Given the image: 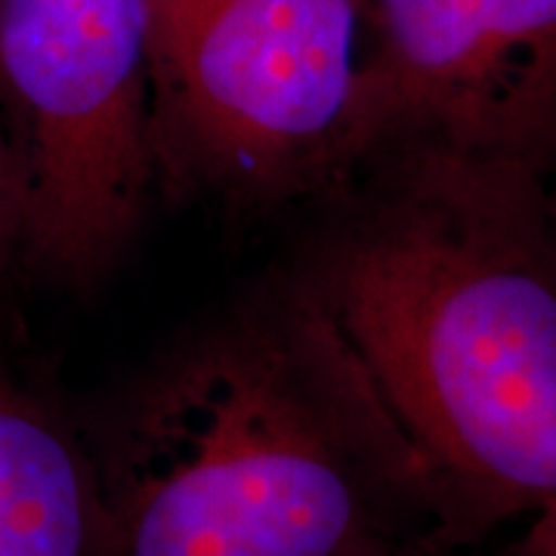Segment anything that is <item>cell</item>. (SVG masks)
I'll list each match as a JSON object with an SVG mask.
<instances>
[{
    "mask_svg": "<svg viewBox=\"0 0 556 556\" xmlns=\"http://www.w3.org/2000/svg\"><path fill=\"white\" fill-rule=\"evenodd\" d=\"M362 167L303 281L467 547L556 501L551 179L433 146Z\"/></svg>",
    "mask_w": 556,
    "mask_h": 556,
    "instance_id": "obj_1",
    "label": "cell"
},
{
    "mask_svg": "<svg viewBox=\"0 0 556 556\" xmlns=\"http://www.w3.org/2000/svg\"><path fill=\"white\" fill-rule=\"evenodd\" d=\"M112 556H455L445 507L306 281L182 338L93 452Z\"/></svg>",
    "mask_w": 556,
    "mask_h": 556,
    "instance_id": "obj_2",
    "label": "cell"
},
{
    "mask_svg": "<svg viewBox=\"0 0 556 556\" xmlns=\"http://www.w3.org/2000/svg\"><path fill=\"white\" fill-rule=\"evenodd\" d=\"M362 0H152L155 174L281 199L350 174Z\"/></svg>",
    "mask_w": 556,
    "mask_h": 556,
    "instance_id": "obj_3",
    "label": "cell"
},
{
    "mask_svg": "<svg viewBox=\"0 0 556 556\" xmlns=\"http://www.w3.org/2000/svg\"><path fill=\"white\" fill-rule=\"evenodd\" d=\"M0 124L22 260L87 285L137 232L152 149V0H0Z\"/></svg>",
    "mask_w": 556,
    "mask_h": 556,
    "instance_id": "obj_4",
    "label": "cell"
},
{
    "mask_svg": "<svg viewBox=\"0 0 556 556\" xmlns=\"http://www.w3.org/2000/svg\"><path fill=\"white\" fill-rule=\"evenodd\" d=\"M350 170L433 146L556 174V0H362Z\"/></svg>",
    "mask_w": 556,
    "mask_h": 556,
    "instance_id": "obj_5",
    "label": "cell"
},
{
    "mask_svg": "<svg viewBox=\"0 0 556 556\" xmlns=\"http://www.w3.org/2000/svg\"><path fill=\"white\" fill-rule=\"evenodd\" d=\"M0 556H112L93 452L0 371Z\"/></svg>",
    "mask_w": 556,
    "mask_h": 556,
    "instance_id": "obj_6",
    "label": "cell"
},
{
    "mask_svg": "<svg viewBox=\"0 0 556 556\" xmlns=\"http://www.w3.org/2000/svg\"><path fill=\"white\" fill-rule=\"evenodd\" d=\"M22 260V195L13 152L0 124V276Z\"/></svg>",
    "mask_w": 556,
    "mask_h": 556,
    "instance_id": "obj_7",
    "label": "cell"
},
{
    "mask_svg": "<svg viewBox=\"0 0 556 556\" xmlns=\"http://www.w3.org/2000/svg\"><path fill=\"white\" fill-rule=\"evenodd\" d=\"M522 529L492 556H556V501L519 519Z\"/></svg>",
    "mask_w": 556,
    "mask_h": 556,
    "instance_id": "obj_8",
    "label": "cell"
}]
</instances>
